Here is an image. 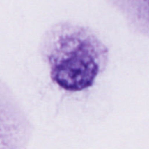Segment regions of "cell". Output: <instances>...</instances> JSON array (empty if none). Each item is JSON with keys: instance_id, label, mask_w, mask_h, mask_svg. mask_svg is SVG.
Listing matches in <instances>:
<instances>
[{"instance_id": "cell-1", "label": "cell", "mask_w": 149, "mask_h": 149, "mask_svg": "<svg viewBox=\"0 0 149 149\" xmlns=\"http://www.w3.org/2000/svg\"><path fill=\"white\" fill-rule=\"evenodd\" d=\"M38 55L54 85L68 93L86 91L107 71L110 50L90 26L72 20L52 23L43 32Z\"/></svg>"}]
</instances>
